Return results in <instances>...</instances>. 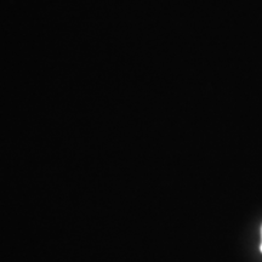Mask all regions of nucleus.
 <instances>
[{
  "label": "nucleus",
  "mask_w": 262,
  "mask_h": 262,
  "mask_svg": "<svg viewBox=\"0 0 262 262\" xmlns=\"http://www.w3.org/2000/svg\"><path fill=\"white\" fill-rule=\"evenodd\" d=\"M261 235H262V227H261ZM260 249H261V253H262V242H261V247H260Z\"/></svg>",
  "instance_id": "obj_1"
}]
</instances>
